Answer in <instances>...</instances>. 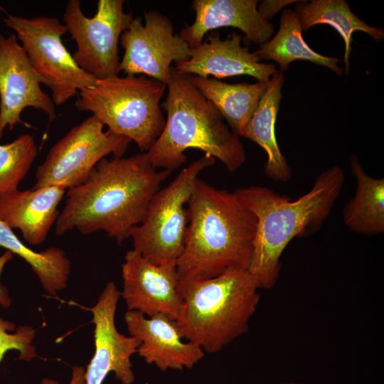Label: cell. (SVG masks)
<instances>
[{
    "label": "cell",
    "mask_w": 384,
    "mask_h": 384,
    "mask_svg": "<svg viewBox=\"0 0 384 384\" xmlns=\"http://www.w3.org/2000/svg\"><path fill=\"white\" fill-rule=\"evenodd\" d=\"M37 154L36 144L30 134H23L9 144H0V198L18 190Z\"/></svg>",
    "instance_id": "obj_25"
},
{
    "label": "cell",
    "mask_w": 384,
    "mask_h": 384,
    "mask_svg": "<svg viewBox=\"0 0 384 384\" xmlns=\"http://www.w3.org/2000/svg\"><path fill=\"white\" fill-rule=\"evenodd\" d=\"M215 161L205 154L153 196L143 220L132 230L134 250L154 264L176 267L188 226V201L200 173Z\"/></svg>",
    "instance_id": "obj_7"
},
{
    "label": "cell",
    "mask_w": 384,
    "mask_h": 384,
    "mask_svg": "<svg viewBox=\"0 0 384 384\" xmlns=\"http://www.w3.org/2000/svg\"><path fill=\"white\" fill-rule=\"evenodd\" d=\"M0 246L23 258L31 267L43 289L50 295L65 289L71 263L60 248L50 247L36 252L26 246L12 230L0 220Z\"/></svg>",
    "instance_id": "obj_24"
},
{
    "label": "cell",
    "mask_w": 384,
    "mask_h": 384,
    "mask_svg": "<svg viewBox=\"0 0 384 384\" xmlns=\"http://www.w3.org/2000/svg\"><path fill=\"white\" fill-rule=\"evenodd\" d=\"M302 33L297 14L286 9L282 13L277 33L260 45L255 53L260 60H272L277 63L282 72L287 70L290 63L300 60L325 66L337 75H341L343 69L337 65L340 59L315 52L305 42Z\"/></svg>",
    "instance_id": "obj_22"
},
{
    "label": "cell",
    "mask_w": 384,
    "mask_h": 384,
    "mask_svg": "<svg viewBox=\"0 0 384 384\" xmlns=\"http://www.w3.org/2000/svg\"><path fill=\"white\" fill-rule=\"evenodd\" d=\"M15 329L14 323L0 318V362L4 354L11 349L20 352L21 360L30 361L37 356L32 345L35 330L29 326H21L16 329L15 333H9Z\"/></svg>",
    "instance_id": "obj_26"
},
{
    "label": "cell",
    "mask_w": 384,
    "mask_h": 384,
    "mask_svg": "<svg viewBox=\"0 0 384 384\" xmlns=\"http://www.w3.org/2000/svg\"><path fill=\"white\" fill-rule=\"evenodd\" d=\"M13 258V254L10 251H6L0 255V276L3 271L5 265ZM11 303V300L9 295L8 289L0 284V304L8 308Z\"/></svg>",
    "instance_id": "obj_28"
},
{
    "label": "cell",
    "mask_w": 384,
    "mask_h": 384,
    "mask_svg": "<svg viewBox=\"0 0 384 384\" xmlns=\"http://www.w3.org/2000/svg\"><path fill=\"white\" fill-rule=\"evenodd\" d=\"M356 193L345 205L343 218L352 231L373 235L384 232V179L370 176L356 156L351 158Z\"/></svg>",
    "instance_id": "obj_21"
},
{
    "label": "cell",
    "mask_w": 384,
    "mask_h": 384,
    "mask_svg": "<svg viewBox=\"0 0 384 384\" xmlns=\"http://www.w3.org/2000/svg\"><path fill=\"white\" fill-rule=\"evenodd\" d=\"M188 226L176 263L181 284L247 270L256 219L234 193L198 178L187 205Z\"/></svg>",
    "instance_id": "obj_2"
},
{
    "label": "cell",
    "mask_w": 384,
    "mask_h": 384,
    "mask_svg": "<svg viewBox=\"0 0 384 384\" xmlns=\"http://www.w3.org/2000/svg\"><path fill=\"white\" fill-rule=\"evenodd\" d=\"M257 4V0H195L194 22L185 24L178 34L193 48L203 43L208 31L233 27L243 32L249 41L262 45L270 39L274 28L259 14Z\"/></svg>",
    "instance_id": "obj_17"
},
{
    "label": "cell",
    "mask_w": 384,
    "mask_h": 384,
    "mask_svg": "<svg viewBox=\"0 0 384 384\" xmlns=\"http://www.w3.org/2000/svg\"><path fill=\"white\" fill-rule=\"evenodd\" d=\"M121 292L113 282H108L97 303L89 308L95 325V353L85 370L86 384H102L110 372L122 384L134 381L131 356L137 353L139 341L120 334L114 317Z\"/></svg>",
    "instance_id": "obj_14"
},
{
    "label": "cell",
    "mask_w": 384,
    "mask_h": 384,
    "mask_svg": "<svg viewBox=\"0 0 384 384\" xmlns=\"http://www.w3.org/2000/svg\"><path fill=\"white\" fill-rule=\"evenodd\" d=\"M276 384H304V383H295V382H285V383H276Z\"/></svg>",
    "instance_id": "obj_30"
},
{
    "label": "cell",
    "mask_w": 384,
    "mask_h": 384,
    "mask_svg": "<svg viewBox=\"0 0 384 384\" xmlns=\"http://www.w3.org/2000/svg\"><path fill=\"white\" fill-rule=\"evenodd\" d=\"M241 35L235 32L225 40L218 32H211L201 45L191 48L187 60L175 63L174 68L181 74L203 78L247 75L258 81H269L277 71L275 65L260 62L255 52L241 46Z\"/></svg>",
    "instance_id": "obj_16"
},
{
    "label": "cell",
    "mask_w": 384,
    "mask_h": 384,
    "mask_svg": "<svg viewBox=\"0 0 384 384\" xmlns=\"http://www.w3.org/2000/svg\"><path fill=\"white\" fill-rule=\"evenodd\" d=\"M103 127L93 115L73 127L50 148L36 171L32 188H73L82 183L107 156H123L131 140L108 129L104 132Z\"/></svg>",
    "instance_id": "obj_9"
},
{
    "label": "cell",
    "mask_w": 384,
    "mask_h": 384,
    "mask_svg": "<svg viewBox=\"0 0 384 384\" xmlns=\"http://www.w3.org/2000/svg\"><path fill=\"white\" fill-rule=\"evenodd\" d=\"M344 173L333 166L318 176L310 191L295 201L260 186L237 188L233 193L256 219V232L248 272L260 289L277 283L280 258L295 237L316 230L327 218L338 198Z\"/></svg>",
    "instance_id": "obj_3"
},
{
    "label": "cell",
    "mask_w": 384,
    "mask_h": 384,
    "mask_svg": "<svg viewBox=\"0 0 384 384\" xmlns=\"http://www.w3.org/2000/svg\"><path fill=\"white\" fill-rule=\"evenodd\" d=\"M166 87L161 105L167 117L161 134L146 152L151 164L172 171L186 161L184 151L192 148L218 159L230 172L239 169L246 160L242 143L190 75L172 67Z\"/></svg>",
    "instance_id": "obj_4"
},
{
    "label": "cell",
    "mask_w": 384,
    "mask_h": 384,
    "mask_svg": "<svg viewBox=\"0 0 384 384\" xmlns=\"http://www.w3.org/2000/svg\"><path fill=\"white\" fill-rule=\"evenodd\" d=\"M171 172L155 168L146 152L102 159L82 183L68 189L56 235L74 229L84 235L103 231L120 244L142 223L151 198Z\"/></svg>",
    "instance_id": "obj_1"
},
{
    "label": "cell",
    "mask_w": 384,
    "mask_h": 384,
    "mask_svg": "<svg viewBox=\"0 0 384 384\" xmlns=\"http://www.w3.org/2000/svg\"><path fill=\"white\" fill-rule=\"evenodd\" d=\"M190 77L196 87L215 106L238 137L257 108L269 82L228 84L216 78Z\"/></svg>",
    "instance_id": "obj_20"
},
{
    "label": "cell",
    "mask_w": 384,
    "mask_h": 384,
    "mask_svg": "<svg viewBox=\"0 0 384 384\" xmlns=\"http://www.w3.org/2000/svg\"><path fill=\"white\" fill-rule=\"evenodd\" d=\"M284 82L282 73L277 71L269 80L265 92L240 136L252 140L264 149L267 156L266 175L272 181L282 182L292 177L291 169L275 137V122Z\"/></svg>",
    "instance_id": "obj_19"
},
{
    "label": "cell",
    "mask_w": 384,
    "mask_h": 384,
    "mask_svg": "<svg viewBox=\"0 0 384 384\" xmlns=\"http://www.w3.org/2000/svg\"><path fill=\"white\" fill-rule=\"evenodd\" d=\"M124 50L119 71L127 75L144 74L167 85L171 63L187 60L191 48L179 36L174 34L171 21L154 9L134 18L129 27L120 36Z\"/></svg>",
    "instance_id": "obj_11"
},
{
    "label": "cell",
    "mask_w": 384,
    "mask_h": 384,
    "mask_svg": "<svg viewBox=\"0 0 384 384\" xmlns=\"http://www.w3.org/2000/svg\"><path fill=\"white\" fill-rule=\"evenodd\" d=\"M40 84L16 35L0 33V139L6 127L12 130L17 124L31 127L21 118L26 107L43 112L49 122L56 119L55 105Z\"/></svg>",
    "instance_id": "obj_12"
},
{
    "label": "cell",
    "mask_w": 384,
    "mask_h": 384,
    "mask_svg": "<svg viewBox=\"0 0 384 384\" xmlns=\"http://www.w3.org/2000/svg\"><path fill=\"white\" fill-rule=\"evenodd\" d=\"M124 320L129 336L139 341L137 353L161 371L192 368L205 356L201 347L183 337L177 322L166 315L146 316L128 310Z\"/></svg>",
    "instance_id": "obj_15"
},
{
    "label": "cell",
    "mask_w": 384,
    "mask_h": 384,
    "mask_svg": "<svg viewBox=\"0 0 384 384\" xmlns=\"http://www.w3.org/2000/svg\"><path fill=\"white\" fill-rule=\"evenodd\" d=\"M166 89V85L154 78L115 75L80 91L75 107L147 152L165 125L160 101Z\"/></svg>",
    "instance_id": "obj_6"
},
{
    "label": "cell",
    "mask_w": 384,
    "mask_h": 384,
    "mask_svg": "<svg viewBox=\"0 0 384 384\" xmlns=\"http://www.w3.org/2000/svg\"><path fill=\"white\" fill-rule=\"evenodd\" d=\"M3 20L16 33L35 74L50 90L55 105L95 85L97 79L78 66L64 46L61 38L67 28L57 18L9 14Z\"/></svg>",
    "instance_id": "obj_8"
},
{
    "label": "cell",
    "mask_w": 384,
    "mask_h": 384,
    "mask_svg": "<svg viewBox=\"0 0 384 384\" xmlns=\"http://www.w3.org/2000/svg\"><path fill=\"white\" fill-rule=\"evenodd\" d=\"M42 384H58V382L54 380L45 378L42 381ZM69 384H86L85 381V370L82 366H74L72 370V377Z\"/></svg>",
    "instance_id": "obj_29"
},
{
    "label": "cell",
    "mask_w": 384,
    "mask_h": 384,
    "mask_svg": "<svg viewBox=\"0 0 384 384\" xmlns=\"http://www.w3.org/2000/svg\"><path fill=\"white\" fill-rule=\"evenodd\" d=\"M299 1L294 0L262 1L257 8V11L264 19L269 21L270 18L285 6Z\"/></svg>",
    "instance_id": "obj_27"
},
{
    "label": "cell",
    "mask_w": 384,
    "mask_h": 384,
    "mask_svg": "<svg viewBox=\"0 0 384 384\" xmlns=\"http://www.w3.org/2000/svg\"><path fill=\"white\" fill-rule=\"evenodd\" d=\"M294 11L299 16L302 31L317 24H328L338 31L345 43L346 73L349 71L351 37L355 31H363L376 41H381L384 37L383 30L370 26L358 18L344 0L300 1Z\"/></svg>",
    "instance_id": "obj_23"
},
{
    "label": "cell",
    "mask_w": 384,
    "mask_h": 384,
    "mask_svg": "<svg viewBox=\"0 0 384 384\" xmlns=\"http://www.w3.org/2000/svg\"><path fill=\"white\" fill-rule=\"evenodd\" d=\"M65 191L49 186L6 193L0 198V220L11 230L19 229L28 243L40 245L55 224Z\"/></svg>",
    "instance_id": "obj_18"
},
{
    "label": "cell",
    "mask_w": 384,
    "mask_h": 384,
    "mask_svg": "<svg viewBox=\"0 0 384 384\" xmlns=\"http://www.w3.org/2000/svg\"><path fill=\"white\" fill-rule=\"evenodd\" d=\"M124 0H99L96 14L88 18L80 1L69 0L63 14L67 31L77 45L73 59L97 80L119 73V40L134 18L131 12L124 11Z\"/></svg>",
    "instance_id": "obj_10"
},
{
    "label": "cell",
    "mask_w": 384,
    "mask_h": 384,
    "mask_svg": "<svg viewBox=\"0 0 384 384\" xmlns=\"http://www.w3.org/2000/svg\"><path fill=\"white\" fill-rule=\"evenodd\" d=\"M122 277L121 297L128 310L179 319L183 299L176 267L154 264L133 249L126 252Z\"/></svg>",
    "instance_id": "obj_13"
},
{
    "label": "cell",
    "mask_w": 384,
    "mask_h": 384,
    "mask_svg": "<svg viewBox=\"0 0 384 384\" xmlns=\"http://www.w3.org/2000/svg\"><path fill=\"white\" fill-rule=\"evenodd\" d=\"M183 303L176 321L183 337L215 353L248 329L260 302V289L247 270L180 283Z\"/></svg>",
    "instance_id": "obj_5"
}]
</instances>
